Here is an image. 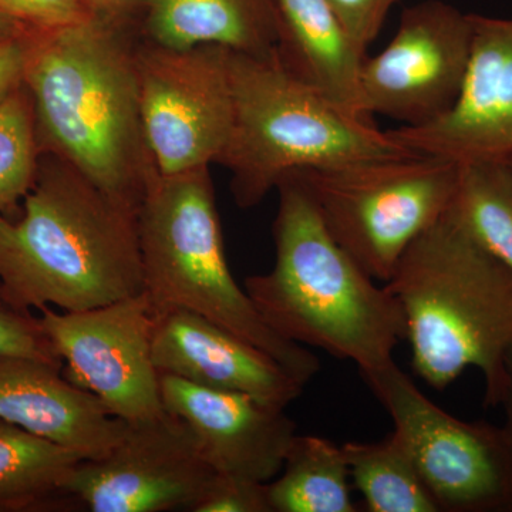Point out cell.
Instances as JSON below:
<instances>
[{"label":"cell","instance_id":"obj_20","mask_svg":"<svg viewBox=\"0 0 512 512\" xmlns=\"http://www.w3.org/2000/svg\"><path fill=\"white\" fill-rule=\"evenodd\" d=\"M272 512H356L342 446L296 436L281 473L268 483Z\"/></svg>","mask_w":512,"mask_h":512},{"label":"cell","instance_id":"obj_13","mask_svg":"<svg viewBox=\"0 0 512 512\" xmlns=\"http://www.w3.org/2000/svg\"><path fill=\"white\" fill-rule=\"evenodd\" d=\"M466 79L453 109L424 126L387 130L397 144L458 164L512 160V20L474 15Z\"/></svg>","mask_w":512,"mask_h":512},{"label":"cell","instance_id":"obj_22","mask_svg":"<svg viewBox=\"0 0 512 512\" xmlns=\"http://www.w3.org/2000/svg\"><path fill=\"white\" fill-rule=\"evenodd\" d=\"M450 210L512 271V167L508 161L461 164Z\"/></svg>","mask_w":512,"mask_h":512},{"label":"cell","instance_id":"obj_9","mask_svg":"<svg viewBox=\"0 0 512 512\" xmlns=\"http://www.w3.org/2000/svg\"><path fill=\"white\" fill-rule=\"evenodd\" d=\"M138 77L141 123L157 173L217 164L234 119L231 50L173 49L143 36Z\"/></svg>","mask_w":512,"mask_h":512},{"label":"cell","instance_id":"obj_17","mask_svg":"<svg viewBox=\"0 0 512 512\" xmlns=\"http://www.w3.org/2000/svg\"><path fill=\"white\" fill-rule=\"evenodd\" d=\"M275 56L299 82L346 116L370 121L362 93L363 55L328 0H275Z\"/></svg>","mask_w":512,"mask_h":512},{"label":"cell","instance_id":"obj_2","mask_svg":"<svg viewBox=\"0 0 512 512\" xmlns=\"http://www.w3.org/2000/svg\"><path fill=\"white\" fill-rule=\"evenodd\" d=\"M0 284L30 311H87L140 295L138 210L40 154L22 207L0 214Z\"/></svg>","mask_w":512,"mask_h":512},{"label":"cell","instance_id":"obj_5","mask_svg":"<svg viewBox=\"0 0 512 512\" xmlns=\"http://www.w3.org/2000/svg\"><path fill=\"white\" fill-rule=\"evenodd\" d=\"M138 237L154 315L195 313L247 340L305 386L318 375L315 353L276 335L231 274L210 167L154 175L138 210Z\"/></svg>","mask_w":512,"mask_h":512},{"label":"cell","instance_id":"obj_28","mask_svg":"<svg viewBox=\"0 0 512 512\" xmlns=\"http://www.w3.org/2000/svg\"><path fill=\"white\" fill-rule=\"evenodd\" d=\"M30 45V29L0 40V103L23 86Z\"/></svg>","mask_w":512,"mask_h":512},{"label":"cell","instance_id":"obj_3","mask_svg":"<svg viewBox=\"0 0 512 512\" xmlns=\"http://www.w3.org/2000/svg\"><path fill=\"white\" fill-rule=\"evenodd\" d=\"M275 190L274 268L244 282L256 311L281 338L349 360L360 373L390 365L406 339L399 302L330 237L292 174Z\"/></svg>","mask_w":512,"mask_h":512},{"label":"cell","instance_id":"obj_19","mask_svg":"<svg viewBox=\"0 0 512 512\" xmlns=\"http://www.w3.org/2000/svg\"><path fill=\"white\" fill-rule=\"evenodd\" d=\"M84 460L0 419V511L60 510V493Z\"/></svg>","mask_w":512,"mask_h":512},{"label":"cell","instance_id":"obj_18","mask_svg":"<svg viewBox=\"0 0 512 512\" xmlns=\"http://www.w3.org/2000/svg\"><path fill=\"white\" fill-rule=\"evenodd\" d=\"M141 32L156 45H214L249 56L276 46L275 0H154Z\"/></svg>","mask_w":512,"mask_h":512},{"label":"cell","instance_id":"obj_21","mask_svg":"<svg viewBox=\"0 0 512 512\" xmlns=\"http://www.w3.org/2000/svg\"><path fill=\"white\" fill-rule=\"evenodd\" d=\"M350 481L369 512H439L403 441L390 433L376 443L343 444Z\"/></svg>","mask_w":512,"mask_h":512},{"label":"cell","instance_id":"obj_8","mask_svg":"<svg viewBox=\"0 0 512 512\" xmlns=\"http://www.w3.org/2000/svg\"><path fill=\"white\" fill-rule=\"evenodd\" d=\"M360 375L392 417L439 512H512V443L503 426L457 419L394 362Z\"/></svg>","mask_w":512,"mask_h":512},{"label":"cell","instance_id":"obj_12","mask_svg":"<svg viewBox=\"0 0 512 512\" xmlns=\"http://www.w3.org/2000/svg\"><path fill=\"white\" fill-rule=\"evenodd\" d=\"M471 46V13L443 0L404 9L392 42L363 62L360 80L367 113L409 127L439 120L460 96Z\"/></svg>","mask_w":512,"mask_h":512},{"label":"cell","instance_id":"obj_10","mask_svg":"<svg viewBox=\"0 0 512 512\" xmlns=\"http://www.w3.org/2000/svg\"><path fill=\"white\" fill-rule=\"evenodd\" d=\"M217 474L185 421L164 412L127 423L109 454L80 461L64 481L60 510L192 511Z\"/></svg>","mask_w":512,"mask_h":512},{"label":"cell","instance_id":"obj_1","mask_svg":"<svg viewBox=\"0 0 512 512\" xmlns=\"http://www.w3.org/2000/svg\"><path fill=\"white\" fill-rule=\"evenodd\" d=\"M141 42V22L101 12L30 29L23 77L40 154L73 165L136 210L157 174L141 123Z\"/></svg>","mask_w":512,"mask_h":512},{"label":"cell","instance_id":"obj_23","mask_svg":"<svg viewBox=\"0 0 512 512\" xmlns=\"http://www.w3.org/2000/svg\"><path fill=\"white\" fill-rule=\"evenodd\" d=\"M40 148L25 84L0 103V214L18 210L32 188Z\"/></svg>","mask_w":512,"mask_h":512},{"label":"cell","instance_id":"obj_15","mask_svg":"<svg viewBox=\"0 0 512 512\" xmlns=\"http://www.w3.org/2000/svg\"><path fill=\"white\" fill-rule=\"evenodd\" d=\"M154 316L158 372L211 389L251 394L281 407L301 397L305 384L235 333L183 309Z\"/></svg>","mask_w":512,"mask_h":512},{"label":"cell","instance_id":"obj_11","mask_svg":"<svg viewBox=\"0 0 512 512\" xmlns=\"http://www.w3.org/2000/svg\"><path fill=\"white\" fill-rule=\"evenodd\" d=\"M67 370L117 419L136 423L165 412L153 360L154 312L146 293L80 312L39 309Z\"/></svg>","mask_w":512,"mask_h":512},{"label":"cell","instance_id":"obj_14","mask_svg":"<svg viewBox=\"0 0 512 512\" xmlns=\"http://www.w3.org/2000/svg\"><path fill=\"white\" fill-rule=\"evenodd\" d=\"M164 410L185 421L217 473L269 483L298 436L286 407L160 373Z\"/></svg>","mask_w":512,"mask_h":512},{"label":"cell","instance_id":"obj_16","mask_svg":"<svg viewBox=\"0 0 512 512\" xmlns=\"http://www.w3.org/2000/svg\"><path fill=\"white\" fill-rule=\"evenodd\" d=\"M62 370L30 357H0V419L84 460L104 457L126 433L127 421Z\"/></svg>","mask_w":512,"mask_h":512},{"label":"cell","instance_id":"obj_7","mask_svg":"<svg viewBox=\"0 0 512 512\" xmlns=\"http://www.w3.org/2000/svg\"><path fill=\"white\" fill-rule=\"evenodd\" d=\"M461 164L430 154L291 173L330 237L375 281H389L407 248L446 214Z\"/></svg>","mask_w":512,"mask_h":512},{"label":"cell","instance_id":"obj_26","mask_svg":"<svg viewBox=\"0 0 512 512\" xmlns=\"http://www.w3.org/2000/svg\"><path fill=\"white\" fill-rule=\"evenodd\" d=\"M0 9L36 30L63 28L96 13L89 0H0Z\"/></svg>","mask_w":512,"mask_h":512},{"label":"cell","instance_id":"obj_32","mask_svg":"<svg viewBox=\"0 0 512 512\" xmlns=\"http://www.w3.org/2000/svg\"><path fill=\"white\" fill-rule=\"evenodd\" d=\"M508 163H510V164H511V167H512V160L508 161Z\"/></svg>","mask_w":512,"mask_h":512},{"label":"cell","instance_id":"obj_29","mask_svg":"<svg viewBox=\"0 0 512 512\" xmlns=\"http://www.w3.org/2000/svg\"><path fill=\"white\" fill-rule=\"evenodd\" d=\"M96 12L143 22L154 0H89Z\"/></svg>","mask_w":512,"mask_h":512},{"label":"cell","instance_id":"obj_6","mask_svg":"<svg viewBox=\"0 0 512 512\" xmlns=\"http://www.w3.org/2000/svg\"><path fill=\"white\" fill-rule=\"evenodd\" d=\"M234 119L217 164L231 173L242 210L265 200L279 181L305 168L406 157L407 150L370 121L346 116L286 72L275 52H231Z\"/></svg>","mask_w":512,"mask_h":512},{"label":"cell","instance_id":"obj_30","mask_svg":"<svg viewBox=\"0 0 512 512\" xmlns=\"http://www.w3.org/2000/svg\"><path fill=\"white\" fill-rule=\"evenodd\" d=\"M498 406L503 407V429L512 443V343L505 355L503 392H501Z\"/></svg>","mask_w":512,"mask_h":512},{"label":"cell","instance_id":"obj_4","mask_svg":"<svg viewBox=\"0 0 512 512\" xmlns=\"http://www.w3.org/2000/svg\"><path fill=\"white\" fill-rule=\"evenodd\" d=\"M402 308L416 375L444 390L468 367L497 407L512 343V271L448 210L414 239L384 284Z\"/></svg>","mask_w":512,"mask_h":512},{"label":"cell","instance_id":"obj_24","mask_svg":"<svg viewBox=\"0 0 512 512\" xmlns=\"http://www.w3.org/2000/svg\"><path fill=\"white\" fill-rule=\"evenodd\" d=\"M30 357L62 367L63 360L50 342L40 316L10 301L0 284V357Z\"/></svg>","mask_w":512,"mask_h":512},{"label":"cell","instance_id":"obj_31","mask_svg":"<svg viewBox=\"0 0 512 512\" xmlns=\"http://www.w3.org/2000/svg\"><path fill=\"white\" fill-rule=\"evenodd\" d=\"M26 26L20 25L18 20L10 18L8 13L0 9V40L9 39V37L18 36L20 33L28 30Z\"/></svg>","mask_w":512,"mask_h":512},{"label":"cell","instance_id":"obj_27","mask_svg":"<svg viewBox=\"0 0 512 512\" xmlns=\"http://www.w3.org/2000/svg\"><path fill=\"white\" fill-rule=\"evenodd\" d=\"M330 6L352 37L357 49L367 55V49L375 42L384 20L400 0H328Z\"/></svg>","mask_w":512,"mask_h":512},{"label":"cell","instance_id":"obj_25","mask_svg":"<svg viewBox=\"0 0 512 512\" xmlns=\"http://www.w3.org/2000/svg\"><path fill=\"white\" fill-rule=\"evenodd\" d=\"M192 512H272L268 483L218 473Z\"/></svg>","mask_w":512,"mask_h":512}]
</instances>
